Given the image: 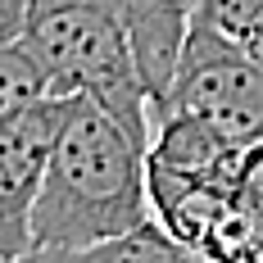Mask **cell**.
<instances>
[{
  "instance_id": "cell-1",
  "label": "cell",
  "mask_w": 263,
  "mask_h": 263,
  "mask_svg": "<svg viewBox=\"0 0 263 263\" xmlns=\"http://www.w3.org/2000/svg\"><path fill=\"white\" fill-rule=\"evenodd\" d=\"M155 222L150 150L91 96H68V118L32 213V254L86 250Z\"/></svg>"
},
{
  "instance_id": "cell-9",
  "label": "cell",
  "mask_w": 263,
  "mask_h": 263,
  "mask_svg": "<svg viewBox=\"0 0 263 263\" xmlns=\"http://www.w3.org/2000/svg\"><path fill=\"white\" fill-rule=\"evenodd\" d=\"M118 5H123L127 23H136V18H150V14H163V9H186L191 0H118Z\"/></svg>"
},
{
  "instance_id": "cell-7",
  "label": "cell",
  "mask_w": 263,
  "mask_h": 263,
  "mask_svg": "<svg viewBox=\"0 0 263 263\" xmlns=\"http://www.w3.org/2000/svg\"><path fill=\"white\" fill-rule=\"evenodd\" d=\"M236 204L240 213L250 218V227H254V236L263 245V145L250 155V168H245V177L236 186Z\"/></svg>"
},
{
  "instance_id": "cell-10",
  "label": "cell",
  "mask_w": 263,
  "mask_h": 263,
  "mask_svg": "<svg viewBox=\"0 0 263 263\" xmlns=\"http://www.w3.org/2000/svg\"><path fill=\"white\" fill-rule=\"evenodd\" d=\"M236 41H240V46H245V50H250V54H254V59L263 64V9L254 14V18H250V27L240 32Z\"/></svg>"
},
{
  "instance_id": "cell-6",
  "label": "cell",
  "mask_w": 263,
  "mask_h": 263,
  "mask_svg": "<svg viewBox=\"0 0 263 263\" xmlns=\"http://www.w3.org/2000/svg\"><path fill=\"white\" fill-rule=\"evenodd\" d=\"M46 96H50V78H46L41 59L23 46V36L0 46V123Z\"/></svg>"
},
{
  "instance_id": "cell-8",
  "label": "cell",
  "mask_w": 263,
  "mask_h": 263,
  "mask_svg": "<svg viewBox=\"0 0 263 263\" xmlns=\"http://www.w3.org/2000/svg\"><path fill=\"white\" fill-rule=\"evenodd\" d=\"M27 9H32V0H0V46H9V41L23 36Z\"/></svg>"
},
{
  "instance_id": "cell-5",
  "label": "cell",
  "mask_w": 263,
  "mask_h": 263,
  "mask_svg": "<svg viewBox=\"0 0 263 263\" xmlns=\"http://www.w3.org/2000/svg\"><path fill=\"white\" fill-rule=\"evenodd\" d=\"M32 259L36 263H200L159 222H145L127 236L100 240V245H86V250H50V254H32Z\"/></svg>"
},
{
  "instance_id": "cell-4",
  "label": "cell",
  "mask_w": 263,
  "mask_h": 263,
  "mask_svg": "<svg viewBox=\"0 0 263 263\" xmlns=\"http://www.w3.org/2000/svg\"><path fill=\"white\" fill-rule=\"evenodd\" d=\"M68 118V96H46L0 123V254H32V213Z\"/></svg>"
},
{
  "instance_id": "cell-3",
  "label": "cell",
  "mask_w": 263,
  "mask_h": 263,
  "mask_svg": "<svg viewBox=\"0 0 263 263\" xmlns=\"http://www.w3.org/2000/svg\"><path fill=\"white\" fill-rule=\"evenodd\" d=\"M163 114H191V118L209 123L227 145L259 150L263 145V64L232 32L209 23L204 14H191V32H186L182 64H177Z\"/></svg>"
},
{
  "instance_id": "cell-11",
  "label": "cell",
  "mask_w": 263,
  "mask_h": 263,
  "mask_svg": "<svg viewBox=\"0 0 263 263\" xmlns=\"http://www.w3.org/2000/svg\"><path fill=\"white\" fill-rule=\"evenodd\" d=\"M0 263H36V259H32V254H27V259H5V254H0Z\"/></svg>"
},
{
  "instance_id": "cell-2",
  "label": "cell",
  "mask_w": 263,
  "mask_h": 263,
  "mask_svg": "<svg viewBox=\"0 0 263 263\" xmlns=\"http://www.w3.org/2000/svg\"><path fill=\"white\" fill-rule=\"evenodd\" d=\"M23 46L41 59L50 96H91L150 150L155 114L118 0H32Z\"/></svg>"
}]
</instances>
